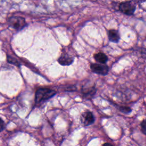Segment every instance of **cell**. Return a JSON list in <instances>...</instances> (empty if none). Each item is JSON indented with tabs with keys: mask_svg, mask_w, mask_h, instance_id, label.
<instances>
[{
	"mask_svg": "<svg viewBox=\"0 0 146 146\" xmlns=\"http://www.w3.org/2000/svg\"><path fill=\"white\" fill-rule=\"evenodd\" d=\"M56 93V92L55 90L49 88H39L35 92V103L37 104L42 103L54 96Z\"/></svg>",
	"mask_w": 146,
	"mask_h": 146,
	"instance_id": "1",
	"label": "cell"
},
{
	"mask_svg": "<svg viewBox=\"0 0 146 146\" xmlns=\"http://www.w3.org/2000/svg\"><path fill=\"white\" fill-rule=\"evenodd\" d=\"M9 25L17 31L24 29L27 25L24 18L19 16H13L8 19Z\"/></svg>",
	"mask_w": 146,
	"mask_h": 146,
	"instance_id": "2",
	"label": "cell"
},
{
	"mask_svg": "<svg viewBox=\"0 0 146 146\" xmlns=\"http://www.w3.org/2000/svg\"><path fill=\"white\" fill-rule=\"evenodd\" d=\"M119 10L124 14L128 15H133L135 10L136 5L132 1H127L122 2L119 6Z\"/></svg>",
	"mask_w": 146,
	"mask_h": 146,
	"instance_id": "3",
	"label": "cell"
},
{
	"mask_svg": "<svg viewBox=\"0 0 146 146\" xmlns=\"http://www.w3.org/2000/svg\"><path fill=\"white\" fill-rule=\"evenodd\" d=\"M90 68L93 72L102 75H106L109 72V68L105 64L92 63Z\"/></svg>",
	"mask_w": 146,
	"mask_h": 146,
	"instance_id": "4",
	"label": "cell"
},
{
	"mask_svg": "<svg viewBox=\"0 0 146 146\" xmlns=\"http://www.w3.org/2000/svg\"><path fill=\"white\" fill-rule=\"evenodd\" d=\"M80 120L84 126H89L94 123L95 117L92 112L87 110L81 115Z\"/></svg>",
	"mask_w": 146,
	"mask_h": 146,
	"instance_id": "5",
	"label": "cell"
},
{
	"mask_svg": "<svg viewBox=\"0 0 146 146\" xmlns=\"http://www.w3.org/2000/svg\"><path fill=\"white\" fill-rule=\"evenodd\" d=\"M96 89L94 86L85 87H83L82 90V94L83 98L87 99L92 98L96 94Z\"/></svg>",
	"mask_w": 146,
	"mask_h": 146,
	"instance_id": "6",
	"label": "cell"
},
{
	"mask_svg": "<svg viewBox=\"0 0 146 146\" xmlns=\"http://www.w3.org/2000/svg\"><path fill=\"white\" fill-rule=\"evenodd\" d=\"M74 58L67 53H63L58 58V63L62 66H69L72 63Z\"/></svg>",
	"mask_w": 146,
	"mask_h": 146,
	"instance_id": "7",
	"label": "cell"
},
{
	"mask_svg": "<svg viewBox=\"0 0 146 146\" xmlns=\"http://www.w3.org/2000/svg\"><path fill=\"white\" fill-rule=\"evenodd\" d=\"M108 36L110 41L112 42L117 43L120 40V35L118 31L116 30H110L108 33Z\"/></svg>",
	"mask_w": 146,
	"mask_h": 146,
	"instance_id": "8",
	"label": "cell"
},
{
	"mask_svg": "<svg viewBox=\"0 0 146 146\" xmlns=\"http://www.w3.org/2000/svg\"><path fill=\"white\" fill-rule=\"evenodd\" d=\"M94 57L95 60L96 62H98L100 63H102V64H105L108 61L107 56L103 52H100L96 53V54H94Z\"/></svg>",
	"mask_w": 146,
	"mask_h": 146,
	"instance_id": "9",
	"label": "cell"
},
{
	"mask_svg": "<svg viewBox=\"0 0 146 146\" xmlns=\"http://www.w3.org/2000/svg\"><path fill=\"white\" fill-rule=\"evenodd\" d=\"M119 111L124 113H129L132 111L131 108H130L129 107H127V106H120L119 108Z\"/></svg>",
	"mask_w": 146,
	"mask_h": 146,
	"instance_id": "10",
	"label": "cell"
},
{
	"mask_svg": "<svg viewBox=\"0 0 146 146\" xmlns=\"http://www.w3.org/2000/svg\"><path fill=\"white\" fill-rule=\"evenodd\" d=\"M7 61L9 63H10L11 64H13L14 65L18 66H19L20 65L19 62L15 59H14V58H12L11 56H7Z\"/></svg>",
	"mask_w": 146,
	"mask_h": 146,
	"instance_id": "11",
	"label": "cell"
},
{
	"mask_svg": "<svg viewBox=\"0 0 146 146\" xmlns=\"http://www.w3.org/2000/svg\"><path fill=\"white\" fill-rule=\"evenodd\" d=\"M141 132L144 135H145V131H146V121L145 119H144L142 122L141 123Z\"/></svg>",
	"mask_w": 146,
	"mask_h": 146,
	"instance_id": "12",
	"label": "cell"
},
{
	"mask_svg": "<svg viewBox=\"0 0 146 146\" xmlns=\"http://www.w3.org/2000/svg\"><path fill=\"white\" fill-rule=\"evenodd\" d=\"M5 128V124L3 120L0 117V131H2Z\"/></svg>",
	"mask_w": 146,
	"mask_h": 146,
	"instance_id": "13",
	"label": "cell"
},
{
	"mask_svg": "<svg viewBox=\"0 0 146 146\" xmlns=\"http://www.w3.org/2000/svg\"><path fill=\"white\" fill-rule=\"evenodd\" d=\"M145 0H133V2H135V3H143L145 1Z\"/></svg>",
	"mask_w": 146,
	"mask_h": 146,
	"instance_id": "14",
	"label": "cell"
},
{
	"mask_svg": "<svg viewBox=\"0 0 146 146\" xmlns=\"http://www.w3.org/2000/svg\"><path fill=\"white\" fill-rule=\"evenodd\" d=\"M102 146H113L111 144L108 143H106L104 144H103V145Z\"/></svg>",
	"mask_w": 146,
	"mask_h": 146,
	"instance_id": "15",
	"label": "cell"
}]
</instances>
